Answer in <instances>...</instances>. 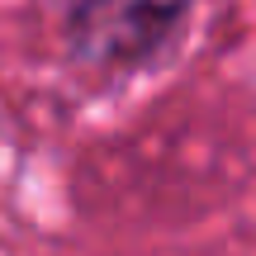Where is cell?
<instances>
[{"label":"cell","mask_w":256,"mask_h":256,"mask_svg":"<svg viewBox=\"0 0 256 256\" xmlns=\"http://www.w3.org/2000/svg\"><path fill=\"white\" fill-rule=\"evenodd\" d=\"M190 0H72L66 38L81 62L133 66L171 43Z\"/></svg>","instance_id":"cell-1"}]
</instances>
